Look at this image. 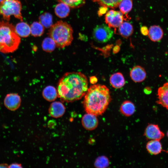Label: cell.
Masks as SVG:
<instances>
[{"label":"cell","instance_id":"7c38bea8","mask_svg":"<svg viewBox=\"0 0 168 168\" xmlns=\"http://www.w3.org/2000/svg\"><path fill=\"white\" fill-rule=\"evenodd\" d=\"M130 76L135 82H141L143 81L146 77V73L142 67L136 66L133 67L130 71Z\"/></svg>","mask_w":168,"mask_h":168},{"label":"cell","instance_id":"8fae6325","mask_svg":"<svg viewBox=\"0 0 168 168\" xmlns=\"http://www.w3.org/2000/svg\"><path fill=\"white\" fill-rule=\"evenodd\" d=\"M157 104L168 110V82L165 83L160 87L157 91Z\"/></svg>","mask_w":168,"mask_h":168},{"label":"cell","instance_id":"277c9868","mask_svg":"<svg viewBox=\"0 0 168 168\" xmlns=\"http://www.w3.org/2000/svg\"><path fill=\"white\" fill-rule=\"evenodd\" d=\"M73 30L65 21H59L50 28L49 35L58 48H63L70 45L73 40Z\"/></svg>","mask_w":168,"mask_h":168},{"label":"cell","instance_id":"52a82bcc","mask_svg":"<svg viewBox=\"0 0 168 168\" xmlns=\"http://www.w3.org/2000/svg\"><path fill=\"white\" fill-rule=\"evenodd\" d=\"M123 14L121 12L111 10L108 12L105 16L106 23L110 27H119L123 22Z\"/></svg>","mask_w":168,"mask_h":168},{"label":"cell","instance_id":"d6a6232c","mask_svg":"<svg viewBox=\"0 0 168 168\" xmlns=\"http://www.w3.org/2000/svg\"><path fill=\"white\" fill-rule=\"evenodd\" d=\"M9 165L6 163H2L0 164V168H8Z\"/></svg>","mask_w":168,"mask_h":168},{"label":"cell","instance_id":"8992f818","mask_svg":"<svg viewBox=\"0 0 168 168\" xmlns=\"http://www.w3.org/2000/svg\"><path fill=\"white\" fill-rule=\"evenodd\" d=\"M113 35V30L108 26L103 24L96 26L94 28L92 36L97 42L106 43L109 41Z\"/></svg>","mask_w":168,"mask_h":168},{"label":"cell","instance_id":"ffe728a7","mask_svg":"<svg viewBox=\"0 0 168 168\" xmlns=\"http://www.w3.org/2000/svg\"><path fill=\"white\" fill-rule=\"evenodd\" d=\"M135 110L134 104L131 101L126 100L121 104L120 110L121 113L126 116H129L133 115Z\"/></svg>","mask_w":168,"mask_h":168},{"label":"cell","instance_id":"5b68a950","mask_svg":"<svg viewBox=\"0 0 168 168\" xmlns=\"http://www.w3.org/2000/svg\"><path fill=\"white\" fill-rule=\"evenodd\" d=\"M21 7V4L18 0H3L0 3V16L2 15L5 20L9 21L13 15L22 21Z\"/></svg>","mask_w":168,"mask_h":168},{"label":"cell","instance_id":"f1b7e54d","mask_svg":"<svg viewBox=\"0 0 168 168\" xmlns=\"http://www.w3.org/2000/svg\"><path fill=\"white\" fill-rule=\"evenodd\" d=\"M107 11V7L101 6L98 12V14L99 16H101L106 13Z\"/></svg>","mask_w":168,"mask_h":168},{"label":"cell","instance_id":"d4e9b609","mask_svg":"<svg viewBox=\"0 0 168 168\" xmlns=\"http://www.w3.org/2000/svg\"><path fill=\"white\" fill-rule=\"evenodd\" d=\"M101 6L114 8L117 7L122 0H91Z\"/></svg>","mask_w":168,"mask_h":168},{"label":"cell","instance_id":"cb8c5ba5","mask_svg":"<svg viewBox=\"0 0 168 168\" xmlns=\"http://www.w3.org/2000/svg\"><path fill=\"white\" fill-rule=\"evenodd\" d=\"M56 46L55 42L50 37L44 38L42 44L43 49L48 52H51L53 51Z\"/></svg>","mask_w":168,"mask_h":168},{"label":"cell","instance_id":"e0dca14e","mask_svg":"<svg viewBox=\"0 0 168 168\" xmlns=\"http://www.w3.org/2000/svg\"><path fill=\"white\" fill-rule=\"evenodd\" d=\"M42 95L43 97L48 101H54L58 96L57 90L53 86H47L43 90Z\"/></svg>","mask_w":168,"mask_h":168},{"label":"cell","instance_id":"4316f807","mask_svg":"<svg viewBox=\"0 0 168 168\" xmlns=\"http://www.w3.org/2000/svg\"><path fill=\"white\" fill-rule=\"evenodd\" d=\"M60 2L66 4L70 7L73 8H78L83 5L85 0H58Z\"/></svg>","mask_w":168,"mask_h":168},{"label":"cell","instance_id":"5bb4252c","mask_svg":"<svg viewBox=\"0 0 168 168\" xmlns=\"http://www.w3.org/2000/svg\"><path fill=\"white\" fill-rule=\"evenodd\" d=\"M163 34V31L162 28L159 26L154 25L150 27L147 35L151 40L157 42L162 38Z\"/></svg>","mask_w":168,"mask_h":168},{"label":"cell","instance_id":"d6986e66","mask_svg":"<svg viewBox=\"0 0 168 168\" xmlns=\"http://www.w3.org/2000/svg\"><path fill=\"white\" fill-rule=\"evenodd\" d=\"M15 30L17 34L21 37H27L30 34V27L25 22L17 23L15 26Z\"/></svg>","mask_w":168,"mask_h":168},{"label":"cell","instance_id":"836d02e7","mask_svg":"<svg viewBox=\"0 0 168 168\" xmlns=\"http://www.w3.org/2000/svg\"><path fill=\"white\" fill-rule=\"evenodd\" d=\"M3 0H0V3L3 1Z\"/></svg>","mask_w":168,"mask_h":168},{"label":"cell","instance_id":"4dcf8cb0","mask_svg":"<svg viewBox=\"0 0 168 168\" xmlns=\"http://www.w3.org/2000/svg\"><path fill=\"white\" fill-rule=\"evenodd\" d=\"M22 167L21 164L16 163H13L9 166L8 168H22Z\"/></svg>","mask_w":168,"mask_h":168},{"label":"cell","instance_id":"6da1fadb","mask_svg":"<svg viewBox=\"0 0 168 168\" xmlns=\"http://www.w3.org/2000/svg\"><path fill=\"white\" fill-rule=\"evenodd\" d=\"M88 89L86 76L80 72H67L58 84V97L63 101L72 102L80 99Z\"/></svg>","mask_w":168,"mask_h":168},{"label":"cell","instance_id":"7a4b0ae2","mask_svg":"<svg viewBox=\"0 0 168 168\" xmlns=\"http://www.w3.org/2000/svg\"><path fill=\"white\" fill-rule=\"evenodd\" d=\"M83 104L87 113L96 115L103 114L111 100L110 91L104 85L91 86L85 95Z\"/></svg>","mask_w":168,"mask_h":168},{"label":"cell","instance_id":"9a60e30c","mask_svg":"<svg viewBox=\"0 0 168 168\" xmlns=\"http://www.w3.org/2000/svg\"><path fill=\"white\" fill-rule=\"evenodd\" d=\"M110 83L112 87L115 88H120L124 86L125 81L123 74L120 72L114 73L111 75L110 79Z\"/></svg>","mask_w":168,"mask_h":168},{"label":"cell","instance_id":"9c48e42d","mask_svg":"<svg viewBox=\"0 0 168 168\" xmlns=\"http://www.w3.org/2000/svg\"><path fill=\"white\" fill-rule=\"evenodd\" d=\"M144 134L147 138L152 140H160L164 136L163 133L161 131L158 126L150 124L146 128Z\"/></svg>","mask_w":168,"mask_h":168},{"label":"cell","instance_id":"2e32d148","mask_svg":"<svg viewBox=\"0 0 168 168\" xmlns=\"http://www.w3.org/2000/svg\"><path fill=\"white\" fill-rule=\"evenodd\" d=\"M160 140H152L148 142L146 145L148 152L153 155H157L162 151V146Z\"/></svg>","mask_w":168,"mask_h":168},{"label":"cell","instance_id":"603a6c76","mask_svg":"<svg viewBox=\"0 0 168 168\" xmlns=\"http://www.w3.org/2000/svg\"><path fill=\"white\" fill-rule=\"evenodd\" d=\"M39 20V22L46 28H49L53 25L52 16L48 12H45L40 15Z\"/></svg>","mask_w":168,"mask_h":168},{"label":"cell","instance_id":"ba28073f","mask_svg":"<svg viewBox=\"0 0 168 168\" xmlns=\"http://www.w3.org/2000/svg\"><path fill=\"white\" fill-rule=\"evenodd\" d=\"M21 99L20 96L16 93H9L7 94L4 100L5 106L8 110L15 111L20 106Z\"/></svg>","mask_w":168,"mask_h":168},{"label":"cell","instance_id":"44dd1931","mask_svg":"<svg viewBox=\"0 0 168 168\" xmlns=\"http://www.w3.org/2000/svg\"><path fill=\"white\" fill-rule=\"evenodd\" d=\"M119 27V34L125 38H128L133 33V26L129 22H123Z\"/></svg>","mask_w":168,"mask_h":168},{"label":"cell","instance_id":"83f0119b","mask_svg":"<svg viewBox=\"0 0 168 168\" xmlns=\"http://www.w3.org/2000/svg\"><path fill=\"white\" fill-rule=\"evenodd\" d=\"M109 165L108 159L105 156L98 157L96 160L94 165L97 168H104L107 167Z\"/></svg>","mask_w":168,"mask_h":168},{"label":"cell","instance_id":"7402d4cb","mask_svg":"<svg viewBox=\"0 0 168 168\" xmlns=\"http://www.w3.org/2000/svg\"><path fill=\"white\" fill-rule=\"evenodd\" d=\"M30 34L34 37H39L43 34L44 27L39 22H33L30 25Z\"/></svg>","mask_w":168,"mask_h":168},{"label":"cell","instance_id":"4fadbf2b","mask_svg":"<svg viewBox=\"0 0 168 168\" xmlns=\"http://www.w3.org/2000/svg\"><path fill=\"white\" fill-rule=\"evenodd\" d=\"M65 110V107L62 103L55 101L51 104L49 109V113L52 117L58 118L63 115Z\"/></svg>","mask_w":168,"mask_h":168},{"label":"cell","instance_id":"1f68e13d","mask_svg":"<svg viewBox=\"0 0 168 168\" xmlns=\"http://www.w3.org/2000/svg\"><path fill=\"white\" fill-rule=\"evenodd\" d=\"M97 81L96 77L94 76L91 77L90 78V82L92 84L96 83Z\"/></svg>","mask_w":168,"mask_h":168},{"label":"cell","instance_id":"3957f363","mask_svg":"<svg viewBox=\"0 0 168 168\" xmlns=\"http://www.w3.org/2000/svg\"><path fill=\"white\" fill-rule=\"evenodd\" d=\"M20 42L13 25L8 21H0V52H13L17 49Z\"/></svg>","mask_w":168,"mask_h":168},{"label":"cell","instance_id":"ac0fdd59","mask_svg":"<svg viewBox=\"0 0 168 168\" xmlns=\"http://www.w3.org/2000/svg\"><path fill=\"white\" fill-rule=\"evenodd\" d=\"M70 12V7L63 2H60L55 7L54 12L56 15L60 18L68 16Z\"/></svg>","mask_w":168,"mask_h":168},{"label":"cell","instance_id":"e575fe53","mask_svg":"<svg viewBox=\"0 0 168 168\" xmlns=\"http://www.w3.org/2000/svg\"><path fill=\"white\" fill-rule=\"evenodd\" d=\"M167 137H168V131L167 132Z\"/></svg>","mask_w":168,"mask_h":168},{"label":"cell","instance_id":"f546056e","mask_svg":"<svg viewBox=\"0 0 168 168\" xmlns=\"http://www.w3.org/2000/svg\"><path fill=\"white\" fill-rule=\"evenodd\" d=\"M141 31L143 35H148V30L146 26H143L141 28Z\"/></svg>","mask_w":168,"mask_h":168},{"label":"cell","instance_id":"30bf717a","mask_svg":"<svg viewBox=\"0 0 168 168\" xmlns=\"http://www.w3.org/2000/svg\"><path fill=\"white\" fill-rule=\"evenodd\" d=\"M98 121L96 115L87 113L83 116L82 124L83 127L88 130H92L96 128L98 126Z\"/></svg>","mask_w":168,"mask_h":168},{"label":"cell","instance_id":"484cf974","mask_svg":"<svg viewBox=\"0 0 168 168\" xmlns=\"http://www.w3.org/2000/svg\"><path fill=\"white\" fill-rule=\"evenodd\" d=\"M118 6L120 11L123 14H127L132 9V0H122Z\"/></svg>","mask_w":168,"mask_h":168}]
</instances>
